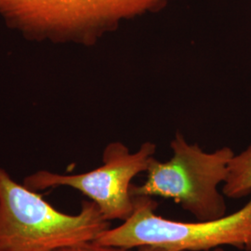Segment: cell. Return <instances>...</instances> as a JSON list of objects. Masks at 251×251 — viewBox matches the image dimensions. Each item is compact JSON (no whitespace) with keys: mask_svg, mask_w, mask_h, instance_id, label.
I'll list each match as a JSON object with an SVG mask.
<instances>
[{"mask_svg":"<svg viewBox=\"0 0 251 251\" xmlns=\"http://www.w3.org/2000/svg\"><path fill=\"white\" fill-rule=\"evenodd\" d=\"M171 0H0V19L32 42L92 47L126 22L155 14Z\"/></svg>","mask_w":251,"mask_h":251,"instance_id":"cell-1","label":"cell"},{"mask_svg":"<svg viewBox=\"0 0 251 251\" xmlns=\"http://www.w3.org/2000/svg\"><path fill=\"white\" fill-rule=\"evenodd\" d=\"M109 228L92 201L84 200L77 214L64 213L0 167V251H55L94 241Z\"/></svg>","mask_w":251,"mask_h":251,"instance_id":"cell-2","label":"cell"},{"mask_svg":"<svg viewBox=\"0 0 251 251\" xmlns=\"http://www.w3.org/2000/svg\"><path fill=\"white\" fill-rule=\"evenodd\" d=\"M172 156L167 161L153 157L140 185H132V197L171 199L197 221H211L226 215L224 184L235 152L224 146L206 152L190 144L178 131L171 142Z\"/></svg>","mask_w":251,"mask_h":251,"instance_id":"cell-3","label":"cell"},{"mask_svg":"<svg viewBox=\"0 0 251 251\" xmlns=\"http://www.w3.org/2000/svg\"><path fill=\"white\" fill-rule=\"evenodd\" d=\"M152 198L134 197V209L125 222L94 240L105 246L169 251H209L224 246L251 251V198L241 209L211 221H174L155 213Z\"/></svg>","mask_w":251,"mask_h":251,"instance_id":"cell-4","label":"cell"},{"mask_svg":"<svg viewBox=\"0 0 251 251\" xmlns=\"http://www.w3.org/2000/svg\"><path fill=\"white\" fill-rule=\"evenodd\" d=\"M156 144L145 142L136 152L121 142L107 144L102 152V164L92 171L78 174H60L36 171L24 179V184L36 192L69 187L92 201L108 222H125L133 212L132 180L146 172L155 157Z\"/></svg>","mask_w":251,"mask_h":251,"instance_id":"cell-5","label":"cell"},{"mask_svg":"<svg viewBox=\"0 0 251 251\" xmlns=\"http://www.w3.org/2000/svg\"><path fill=\"white\" fill-rule=\"evenodd\" d=\"M222 192L225 198L240 199L251 195V144L239 153H234L229 164L227 179Z\"/></svg>","mask_w":251,"mask_h":251,"instance_id":"cell-6","label":"cell"},{"mask_svg":"<svg viewBox=\"0 0 251 251\" xmlns=\"http://www.w3.org/2000/svg\"><path fill=\"white\" fill-rule=\"evenodd\" d=\"M55 251H142V249L139 248V249L129 250V249H124V248L105 246L95 241H90V242L79 243L72 246H67Z\"/></svg>","mask_w":251,"mask_h":251,"instance_id":"cell-7","label":"cell"},{"mask_svg":"<svg viewBox=\"0 0 251 251\" xmlns=\"http://www.w3.org/2000/svg\"><path fill=\"white\" fill-rule=\"evenodd\" d=\"M141 249H142V251H169L160 250V249H155V248H150V247H143Z\"/></svg>","mask_w":251,"mask_h":251,"instance_id":"cell-8","label":"cell"},{"mask_svg":"<svg viewBox=\"0 0 251 251\" xmlns=\"http://www.w3.org/2000/svg\"><path fill=\"white\" fill-rule=\"evenodd\" d=\"M212 251H225L222 248H217L215 250H213Z\"/></svg>","mask_w":251,"mask_h":251,"instance_id":"cell-9","label":"cell"}]
</instances>
